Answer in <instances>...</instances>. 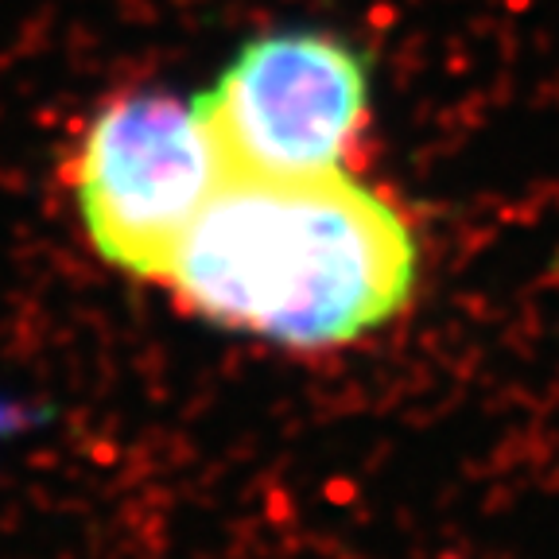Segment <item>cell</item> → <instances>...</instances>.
<instances>
[{
  "label": "cell",
  "instance_id": "6da1fadb",
  "mask_svg": "<svg viewBox=\"0 0 559 559\" xmlns=\"http://www.w3.org/2000/svg\"><path fill=\"white\" fill-rule=\"evenodd\" d=\"M416 280L404 214L346 171L229 175L167 261L164 284L210 323L284 346H342L389 323Z\"/></svg>",
  "mask_w": 559,
  "mask_h": 559
},
{
  "label": "cell",
  "instance_id": "7a4b0ae2",
  "mask_svg": "<svg viewBox=\"0 0 559 559\" xmlns=\"http://www.w3.org/2000/svg\"><path fill=\"white\" fill-rule=\"evenodd\" d=\"M229 179L199 97L132 94L86 124L70 187L94 249L121 272L164 280L175 245Z\"/></svg>",
  "mask_w": 559,
  "mask_h": 559
},
{
  "label": "cell",
  "instance_id": "3957f363",
  "mask_svg": "<svg viewBox=\"0 0 559 559\" xmlns=\"http://www.w3.org/2000/svg\"><path fill=\"white\" fill-rule=\"evenodd\" d=\"M199 109L229 175H338L366 132V62L338 35L272 32L237 51Z\"/></svg>",
  "mask_w": 559,
  "mask_h": 559
}]
</instances>
